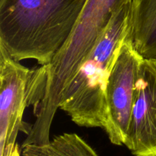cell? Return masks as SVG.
<instances>
[{
    "label": "cell",
    "mask_w": 156,
    "mask_h": 156,
    "mask_svg": "<svg viewBox=\"0 0 156 156\" xmlns=\"http://www.w3.org/2000/svg\"><path fill=\"white\" fill-rule=\"evenodd\" d=\"M149 60H151V61H152V62H153V64L156 66V56L155 57V58H152V59H149Z\"/></svg>",
    "instance_id": "9"
},
{
    "label": "cell",
    "mask_w": 156,
    "mask_h": 156,
    "mask_svg": "<svg viewBox=\"0 0 156 156\" xmlns=\"http://www.w3.org/2000/svg\"><path fill=\"white\" fill-rule=\"evenodd\" d=\"M125 146L134 156H156V66L145 58Z\"/></svg>",
    "instance_id": "5"
},
{
    "label": "cell",
    "mask_w": 156,
    "mask_h": 156,
    "mask_svg": "<svg viewBox=\"0 0 156 156\" xmlns=\"http://www.w3.org/2000/svg\"><path fill=\"white\" fill-rule=\"evenodd\" d=\"M145 58L134 47L131 32L122 45L113 66L107 87L111 142L124 145L135 100L136 84Z\"/></svg>",
    "instance_id": "4"
},
{
    "label": "cell",
    "mask_w": 156,
    "mask_h": 156,
    "mask_svg": "<svg viewBox=\"0 0 156 156\" xmlns=\"http://www.w3.org/2000/svg\"><path fill=\"white\" fill-rule=\"evenodd\" d=\"M47 76V65L27 68L0 47V156H8L19 132L30 133L32 124L23 121L24 110L39 106Z\"/></svg>",
    "instance_id": "3"
},
{
    "label": "cell",
    "mask_w": 156,
    "mask_h": 156,
    "mask_svg": "<svg viewBox=\"0 0 156 156\" xmlns=\"http://www.w3.org/2000/svg\"><path fill=\"white\" fill-rule=\"evenodd\" d=\"M8 156H20V148L18 143H16V145L12 148Z\"/></svg>",
    "instance_id": "8"
},
{
    "label": "cell",
    "mask_w": 156,
    "mask_h": 156,
    "mask_svg": "<svg viewBox=\"0 0 156 156\" xmlns=\"http://www.w3.org/2000/svg\"><path fill=\"white\" fill-rule=\"evenodd\" d=\"M23 156H99L95 150L76 133H63L44 145L21 147Z\"/></svg>",
    "instance_id": "7"
},
{
    "label": "cell",
    "mask_w": 156,
    "mask_h": 156,
    "mask_svg": "<svg viewBox=\"0 0 156 156\" xmlns=\"http://www.w3.org/2000/svg\"><path fill=\"white\" fill-rule=\"evenodd\" d=\"M131 38L136 50L146 59L156 56V0H132Z\"/></svg>",
    "instance_id": "6"
},
{
    "label": "cell",
    "mask_w": 156,
    "mask_h": 156,
    "mask_svg": "<svg viewBox=\"0 0 156 156\" xmlns=\"http://www.w3.org/2000/svg\"><path fill=\"white\" fill-rule=\"evenodd\" d=\"M130 2L114 15L94 49L64 93L59 110L83 127L109 131L107 87L113 66L131 32Z\"/></svg>",
    "instance_id": "2"
},
{
    "label": "cell",
    "mask_w": 156,
    "mask_h": 156,
    "mask_svg": "<svg viewBox=\"0 0 156 156\" xmlns=\"http://www.w3.org/2000/svg\"><path fill=\"white\" fill-rule=\"evenodd\" d=\"M87 0H0V47L17 61L47 65L71 35Z\"/></svg>",
    "instance_id": "1"
}]
</instances>
